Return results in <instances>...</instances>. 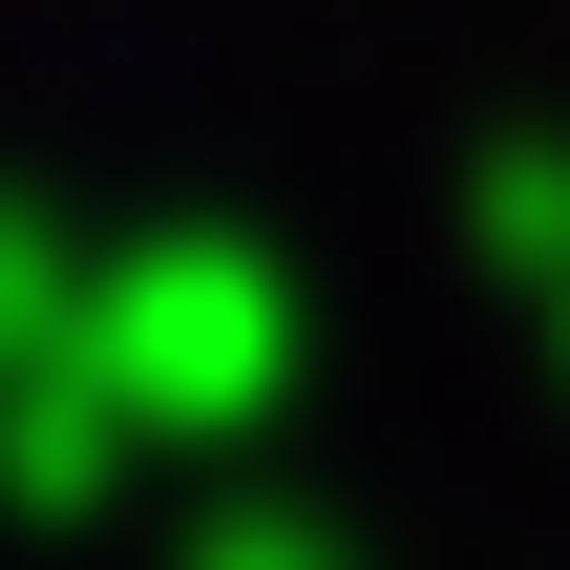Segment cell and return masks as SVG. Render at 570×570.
<instances>
[{
  "mask_svg": "<svg viewBox=\"0 0 570 570\" xmlns=\"http://www.w3.org/2000/svg\"><path fill=\"white\" fill-rule=\"evenodd\" d=\"M233 570H317V550H233Z\"/></svg>",
  "mask_w": 570,
  "mask_h": 570,
  "instance_id": "obj_1",
  "label": "cell"
}]
</instances>
